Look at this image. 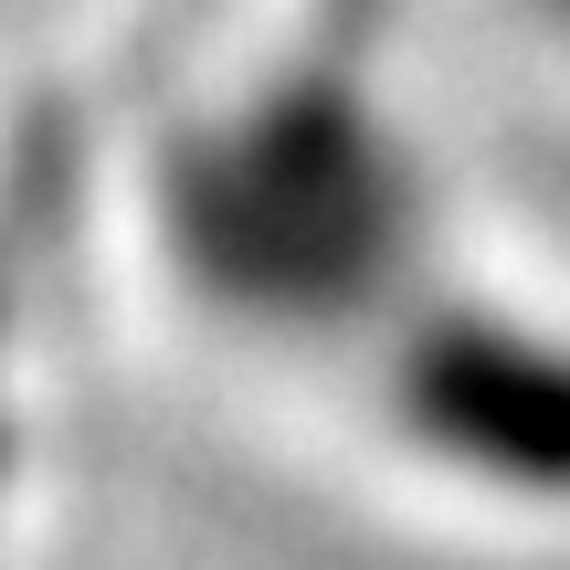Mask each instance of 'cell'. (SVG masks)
Segmentation results:
<instances>
[{
  "label": "cell",
  "instance_id": "1",
  "mask_svg": "<svg viewBox=\"0 0 570 570\" xmlns=\"http://www.w3.org/2000/svg\"><path fill=\"white\" fill-rule=\"evenodd\" d=\"M202 244L254 254L265 285H317V275H370L381 254V190H370V138L348 127H265L202 180Z\"/></svg>",
  "mask_w": 570,
  "mask_h": 570
},
{
  "label": "cell",
  "instance_id": "2",
  "mask_svg": "<svg viewBox=\"0 0 570 570\" xmlns=\"http://www.w3.org/2000/svg\"><path fill=\"white\" fill-rule=\"evenodd\" d=\"M412 423L454 465L497 475L518 497H570V360L508 327H433L402 381Z\"/></svg>",
  "mask_w": 570,
  "mask_h": 570
}]
</instances>
